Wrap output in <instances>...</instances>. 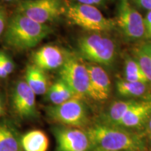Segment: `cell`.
Masks as SVG:
<instances>
[{
  "mask_svg": "<svg viewBox=\"0 0 151 151\" xmlns=\"http://www.w3.org/2000/svg\"><path fill=\"white\" fill-rule=\"evenodd\" d=\"M66 57L60 48L47 45L35 52L34 65L43 71L60 69L65 62Z\"/></svg>",
  "mask_w": 151,
  "mask_h": 151,
  "instance_id": "obj_13",
  "label": "cell"
},
{
  "mask_svg": "<svg viewBox=\"0 0 151 151\" xmlns=\"http://www.w3.org/2000/svg\"><path fill=\"white\" fill-rule=\"evenodd\" d=\"M6 27V14L4 11L1 8H0V36L4 32Z\"/></svg>",
  "mask_w": 151,
  "mask_h": 151,
  "instance_id": "obj_26",
  "label": "cell"
},
{
  "mask_svg": "<svg viewBox=\"0 0 151 151\" xmlns=\"http://www.w3.org/2000/svg\"><path fill=\"white\" fill-rule=\"evenodd\" d=\"M4 1H8V2H14V1H18V2H22V1H27V0H3Z\"/></svg>",
  "mask_w": 151,
  "mask_h": 151,
  "instance_id": "obj_30",
  "label": "cell"
},
{
  "mask_svg": "<svg viewBox=\"0 0 151 151\" xmlns=\"http://www.w3.org/2000/svg\"><path fill=\"white\" fill-rule=\"evenodd\" d=\"M148 85L143 83L131 82L124 78L118 79L116 82V88L119 95L123 97L131 99L136 98L148 99L151 97L148 96Z\"/></svg>",
  "mask_w": 151,
  "mask_h": 151,
  "instance_id": "obj_16",
  "label": "cell"
},
{
  "mask_svg": "<svg viewBox=\"0 0 151 151\" xmlns=\"http://www.w3.org/2000/svg\"><path fill=\"white\" fill-rule=\"evenodd\" d=\"M48 116L52 121L66 127H83L88 122V113L83 99H73L59 105L46 109Z\"/></svg>",
  "mask_w": 151,
  "mask_h": 151,
  "instance_id": "obj_6",
  "label": "cell"
},
{
  "mask_svg": "<svg viewBox=\"0 0 151 151\" xmlns=\"http://www.w3.org/2000/svg\"><path fill=\"white\" fill-rule=\"evenodd\" d=\"M151 116V98L137 100L124 115L118 127L127 129H141Z\"/></svg>",
  "mask_w": 151,
  "mask_h": 151,
  "instance_id": "obj_12",
  "label": "cell"
},
{
  "mask_svg": "<svg viewBox=\"0 0 151 151\" xmlns=\"http://www.w3.org/2000/svg\"><path fill=\"white\" fill-rule=\"evenodd\" d=\"M58 151H90L92 145L86 132L69 127H58L53 130Z\"/></svg>",
  "mask_w": 151,
  "mask_h": 151,
  "instance_id": "obj_9",
  "label": "cell"
},
{
  "mask_svg": "<svg viewBox=\"0 0 151 151\" xmlns=\"http://www.w3.org/2000/svg\"><path fill=\"white\" fill-rule=\"evenodd\" d=\"M65 15L72 23L88 31L106 32L115 27L114 21L106 18L92 5L67 1Z\"/></svg>",
  "mask_w": 151,
  "mask_h": 151,
  "instance_id": "obj_4",
  "label": "cell"
},
{
  "mask_svg": "<svg viewBox=\"0 0 151 151\" xmlns=\"http://www.w3.org/2000/svg\"><path fill=\"white\" fill-rule=\"evenodd\" d=\"M0 60L7 76L12 73L14 70V63L12 60L5 52L0 51Z\"/></svg>",
  "mask_w": 151,
  "mask_h": 151,
  "instance_id": "obj_22",
  "label": "cell"
},
{
  "mask_svg": "<svg viewBox=\"0 0 151 151\" xmlns=\"http://www.w3.org/2000/svg\"><path fill=\"white\" fill-rule=\"evenodd\" d=\"M8 76L6 73L4 69L2 64H1V60H0V78H5Z\"/></svg>",
  "mask_w": 151,
  "mask_h": 151,
  "instance_id": "obj_27",
  "label": "cell"
},
{
  "mask_svg": "<svg viewBox=\"0 0 151 151\" xmlns=\"http://www.w3.org/2000/svg\"><path fill=\"white\" fill-rule=\"evenodd\" d=\"M124 79L131 82L148 84L146 76L134 58L127 56L124 61Z\"/></svg>",
  "mask_w": 151,
  "mask_h": 151,
  "instance_id": "obj_20",
  "label": "cell"
},
{
  "mask_svg": "<svg viewBox=\"0 0 151 151\" xmlns=\"http://www.w3.org/2000/svg\"><path fill=\"white\" fill-rule=\"evenodd\" d=\"M92 148L108 151H146L141 135L131 130L104 123L96 124L86 132Z\"/></svg>",
  "mask_w": 151,
  "mask_h": 151,
  "instance_id": "obj_1",
  "label": "cell"
},
{
  "mask_svg": "<svg viewBox=\"0 0 151 151\" xmlns=\"http://www.w3.org/2000/svg\"><path fill=\"white\" fill-rule=\"evenodd\" d=\"M46 94L52 105L61 104L73 99H83L60 78L49 87Z\"/></svg>",
  "mask_w": 151,
  "mask_h": 151,
  "instance_id": "obj_14",
  "label": "cell"
},
{
  "mask_svg": "<svg viewBox=\"0 0 151 151\" xmlns=\"http://www.w3.org/2000/svg\"><path fill=\"white\" fill-rule=\"evenodd\" d=\"M139 8L148 11H151V0H134Z\"/></svg>",
  "mask_w": 151,
  "mask_h": 151,
  "instance_id": "obj_24",
  "label": "cell"
},
{
  "mask_svg": "<svg viewBox=\"0 0 151 151\" xmlns=\"http://www.w3.org/2000/svg\"><path fill=\"white\" fill-rule=\"evenodd\" d=\"M134 59L139 63L151 86V42L142 43L134 49Z\"/></svg>",
  "mask_w": 151,
  "mask_h": 151,
  "instance_id": "obj_19",
  "label": "cell"
},
{
  "mask_svg": "<svg viewBox=\"0 0 151 151\" xmlns=\"http://www.w3.org/2000/svg\"><path fill=\"white\" fill-rule=\"evenodd\" d=\"M86 67L90 77L89 97L99 101L108 99L111 90L109 75L99 65L88 64Z\"/></svg>",
  "mask_w": 151,
  "mask_h": 151,
  "instance_id": "obj_11",
  "label": "cell"
},
{
  "mask_svg": "<svg viewBox=\"0 0 151 151\" xmlns=\"http://www.w3.org/2000/svg\"><path fill=\"white\" fill-rule=\"evenodd\" d=\"M0 151H20L18 139L9 126L0 124Z\"/></svg>",
  "mask_w": 151,
  "mask_h": 151,
  "instance_id": "obj_21",
  "label": "cell"
},
{
  "mask_svg": "<svg viewBox=\"0 0 151 151\" xmlns=\"http://www.w3.org/2000/svg\"><path fill=\"white\" fill-rule=\"evenodd\" d=\"M60 79L81 97H89L90 77L86 65L74 56H67L60 68Z\"/></svg>",
  "mask_w": 151,
  "mask_h": 151,
  "instance_id": "obj_7",
  "label": "cell"
},
{
  "mask_svg": "<svg viewBox=\"0 0 151 151\" xmlns=\"http://www.w3.org/2000/svg\"><path fill=\"white\" fill-rule=\"evenodd\" d=\"M116 22L122 35L129 40H139L146 37L144 18L128 0L119 1Z\"/></svg>",
  "mask_w": 151,
  "mask_h": 151,
  "instance_id": "obj_8",
  "label": "cell"
},
{
  "mask_svg": "<svg viewBox=\"0 0 151 151\" xmlns=\"http://www.w3.org/2000/svg\"><path fill=\"white\" fill-rule=\"evenodd\" d=\"M78 50L83 58L92 64L111 66L116 57V47L106 36L94 33L82 37L78 41Z\"/></svg>",
  "mask_w": 151,
  "mask_h": 151,
  "instance_id": "obj_3",
  "label": "cell"
},
{
  "mask_svg": "<svg viewBox=\"0 0 151 151\" xmlns=\"http://www.w3.org/2000/svg\"><path fill=\"white\" fill-rule=\"evenodd\" d=\"M136 101L137 100L129 99L113 102L110 106L104 117V122L102 123L118 127V124L121 121L124 115L127 113L132 106L134 104Z\"/></svg>",
  "mask_w": 151,
  "mask_h": 151,
  "instance_id": "obj_17",
  "label": "cell"
},
{
  "mask_svg": "<svg viewBox=\"0 0 151 151\" xmlns=\"http://www.w3.org/2000/svg\"><path fill=\"white\" fill-rule=\"evenodd\" d=\"M118 1H121V0H118Z\"/></svg>",
  "mask_w": 151,
  "mask_h": 151,
  "instance_id": "obj_32",
  "label": "cell"
},
{
  "mask_svg": "<svg viewBox=\"0 0 151 151\" xmlns=\"http://www.w3.org/2000/svg\"><path fill=\"white\" fill-rule=\"evenodd\" d=\"M145 28H146V37L151 39V11H148L144 18Z\"/></svg>",
  "mask_w": 151,
  "mask_h": 151,
  "instance_id": "obj_23",
  "label": "cell"
},
{
  "mask_svg": "<svg viewBox=\"0 0 151 151\" xmlns=\"http://www.w3.org/2000/svg\"><path fill=\"white\" fill-rule=\"evenodd\" d=\"M146 127H147V131H148V134L151 138V116L150 117V118H149L148 122H147Z\"/></svg>",
  "mask_w": 151,
  "mask_h": 151,
  "instance_id": "obj_28",
  "label": "cell"
},
{
  "mask_svg": "<svg viewBox=\"0 0 151 151\" xmlns=\"http://www.w3.org/2000/svg\"><path fill=\"white\" fill-rule=\"evenodd\" d=\"M51 32L48 24L39 23L16 12L6 24L4 41L9 48L22 51L35 48Z\"/></svg>",
  "mask_w": 151,
  "mask_h": 151,
  "instance_id": "obj_2",
  "label": "cell"
},
{
  "mask_svg": "<svg viewBox=\"0 0 151 151\" xmlns=\"http://www.w3.org/2000/svg\"><path fill=\"white\" fill-rule=\"evenodd\" d=\"M94 151H108V150H98V149H94Z\"/></svg>",
  "mask_w": 151,
  "mask_h": 151,
  "instance_id": "obj_31",
  "label": "cell"
},
{
  "mask_svg": "<svg viewBox=\"0 0 151 151\" xmlns=\"http://www.w3.org/2000/svg\"><path fill=\"white\" fill-rule=\"evenodd\" d=\"M11 99L13 109L18 118L27 120L37 116L36 94L24 81L17 83Z\"/></svg>",
  "mask_w": 151,
  "mask_h": 151,
  "instance_id": "obj_10",
  "label": "cell"
},
{
  "mask_svg": "<svg viewBox=\"0 0 151 151\" xmlns=\"http://www.w3.org/2000/svg\"><path fill=\"white\" fill-rule=\"evenodd\" d=\"M65 0H27L19 4L16 12L41 24H48L65 14Z\"/></svg>",
  "mask_w": 151,
  "mask_h": 151,
  "instance_id": "obj_5",
  "label": "cell"
},
{
  "mask_svg": "<svg viewBox=\"0 0 151 151\" xmlns=\"http://www.w3.org/2000/svg\"><path fill=\"white\" fill-rule=\"evenodd\" d=\"M3 112H4V104H3L2 99H1V96H0V116L2 115Z\"/></svg>",
  "mask_w": 151,
  "mask_h": 151,
  "instance_id": "obj_29",
  "label": "cell"
},
{
  "mask_svg": "<svg viewBox=\"0 0 151 151\" xmlns=\"http://www.w3.org/2000/svg\"><path fill=\"white\" fill-rule=\"evenodd\" d=\"M73 1H75V2L98 6L103 5L105 3L106 0H73Z\"/></svg>",
  "mask_w": 151,
  "mask_h": 151,
  "instance_id": "obj_25",
  "label": "cell"
},
{
  "mask_svg": "<svg viewBox=\"0 0 151 151\" xmlns=\"http://www.w3.org/2000/svg\"><path fill=\"white\" fill-rule=\"evenodd\" d=\"M22 146L24 151H47L49 140L41 130H32L26 133L22 138Z\"/></svg>",
  "mask_w": 151,
  "mask_h": 151,
  "instance_id": "obj_18",
  "label": "cell"
},
{
  "mask_svg": "<svg viewBox=\"0 0 151 151\" xmlns=\"http://www.w3.org/2000/svg\"><path fill=\"white\" fill-rule=\"evenodd\" d=\"M24 78V81L36 95H42L46 93L49 87L45 71L35 65H29L26 69Z\"/></svg>",
  "mask_w": 151,
  "mask_h": 151,
  "instance_id": "obj_15",
  "label": "cell"
}]
</instances>
